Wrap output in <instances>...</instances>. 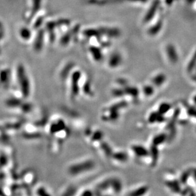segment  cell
I'll use <instances>...</instances> for the list:
<instances>
[{
    "label": "cell",
    "instance_id": "6da1fadb",
    "mask_svg": "<svg viewBox=\"0 0 196 196\" xmlns=\"http://www.w3.org/2000/svg\"><path fill=\"white\" fill-rule=\"evenodd\" d=\"M14 82L16 86L13 92V95L20 99L27 100L32 95V81L26 69L22 66H18L17 68Z\"/></svg>",
    "mask_w": 196,
    "mask_h": 196
},
{
    "label": "cell",
    "instance_id": "7a4b0ae2",
    "mask_svg": "<svg viewBox=\"0 0 196 196\" xmlns=\"http://www.w3.org/2000/svg\"><path fill=\"white\" fill-rule=\"evenodd\" d=\"M95 163L91 159L82 160L72 163L67 167V173L71 177L80 176L84 173L89 172L94 168Z\"/></svg>",
    "mask_w": 196,
    "mask_h": 196
},
{
    "label": "cell",
    "instance_id": "3957f363",
    "mask_svg": "<svg viewBox=\"0 0 196 196\" xmlns=\"http://www.w3.org/2000/svg\"><path fill=\"white\" fill-rule=\"evenodd\" d=\"M81 73L79 71L71 72L66 83H67V95L70 100L73 101L76 99L80 91V80Z\"/></svg>",
    "mask_w": 196,
    "mask_h": 196
},
{
    "label": "cell",
    "instance_id": "277c9868",
    "mask_svg": "<svg viewBox=\"0 0 196 196\" xmlns=\"http://www.w3.org/2000/svg\"><path fill=\"white\" fill-rule=\"evenodd\" d=\"M160 1L159 0H154L153 3H152L150 7L149 10L147 12V14L144 18V22H149L153 19L155 15V13L158 11V9L159 7Z\"/></svg>",
    "mask_w": 196,
    "mask_h": 196
},
{
    "label": "cell",
    "instance_id": "5b68a950",
    "mask_svg": "<svg viewBox=\"0 0 196 196\" xmlns=\"http://www.w3.org/2000/svg\"><path fill=\"white\" fill-rule=\"evenodd\" d=\"M166 52L167 53L169 60L173 63H177L178 61V55L176 48L172 44H169L166 48Z\"/></svg>",
    "mask_w": 196,
    "mask_h": 196
},
{
    "label": "cell",
    "instance_id": "8992f818",
    "mask_svg": "<svg viewBox=\"0 0 196 196\" xmlns=\"http://www.w3.org/2000/svg\"><path fill=\"white\" fill-rule=\"evenodd\" d=\"M100 34H104L105 36L111 38H116L120 36L121 32L117 28H110V27H102L100 29Z\"/></svg>",
    "mask_w": 196,
    "mask_h": 196
},
{
    "label": "cell",
    "instance_id": "52a82bcc",
    "mask_svg": "<svg viewBox=\"0 0 196 196\" xmlns=\"http://www.w3.org/2000/svg\"><path fill=\"white\" fill-rule=\"evenodd\" d=\"M122 62L121 55L118 53H114L112 54L109 59V66L112 68H115L121 65Z\"/></svg>",
    "mask_w": 196,
    "mask_h": 196
},
{
    "label": "cell",
    "instance_id": "ba28073f",
    "mask_svg": "<svg viewBox=\"0 0 196 196\" xmlns=\"http://www.w3.org/2000/svg\"><path fill=\"white\" fill-rule=\"evenodd\" d=\"M134 154L138 157H146L149 155V151L144 147L139 145H135L131 147Z\"/></svg>",
    "mask_w": 196,
    "mask_h": 196
},
{
    "label": "cell",
    "instance_id": "9c48e42d",
    "mask_svg": "<svg viewBox=\"0 0 196 196\" xmlns=\"http://www.w3.org/2000/svg\"><path fill=\"white\" fill-rule=\"evenodd\" d=\"M163 22L162 20H159L158 22L155 23V24L151 27L148 31V33L150 36H155L156 34H158L160 31L161 30V29L163 27Z\"/></svg>",
    "mask_w": 196,
    "mask_h": 196
},
{
    "label": "cell",
    "instance_id": "30bf717a",
    "mask_svg": "<svg viewBox=\"0 0 196 196\" xmlns=\"http://www.w3.org/2000/svg\"><path fill=\"white\" fill-rule=\"evenodd\" d=\"M35 192H36V194L39 195H52L49 189L47 187H46L45 185H42L38 186L35 189Z\"/></svg>",
    "mask_w": 196,
    "mask_h": 196
},
{
    "label": "cell",
    "instance_id": "8fae6325",
    "mask_svg": "<svg viewBox=\"0 0 196 196\" xmlns=\"http://www.w3.org/2000/svg\"><path fill=\"white\" fill-rule=\"evenodd\" d=\"M91 53H92V56L94 58V59L97 61L101 60L102 58V53L100 48L97 47H91L90 48Z\"/></svg>",
    "mask_w": 196,
    "mask_h": 196
},
{
    "label": "cell",
    "instance_id": "7c38bea8",
    "mask_svg": "<svg viewBox=\"0 0 196 196\" xmlns=\"http://www.w3.org/2000/svg\"><path fill=\"white\" fill-rule=\"evenodd\" d=\"M166 80V76L164 74H159L155 76L153 80V83L155 86H159L162 85Z\"/></svg>",
    "mask_w": 196,
    "mask_h": 196
},
{
    "label": "cell",
    "instance_id": "4fadbf2b",
    "mask_svg": "<svg viewBox=\"0 0 196 196\" xmlns=\"http://www.w3.org/2000/svg\"><path fill=\"white\" fill-rule=\"evenodd\" d=\"M166 185H167V187L169 189L175 192H180L181 190L179 183L178 182H176V181H169V182L166 183Z\"/></svg>",
    "mask_w": 196,
    "mask_h": 196
},
{
    "label": "cell",
    "instance_id": "5bb4252c",
    "mask_svg": "<svg viewBox=\"0 0 196 196\" xmlns=\"http://www.w3.org/2000/svg\"><path fill=\"white\" fill-rule=\"evenodd\" d=\"M111 185L112 188L113 189L114 192H119L121 190L122 185L120 181L117 179H114L111 180Z\"/></svg>",
    "mask_w": 196,
    "mask_h": 196
},
{
    "label": "cell",
    "instance_id": "9a60e30c",
    "mask_svg": "<svg viewBox=\"0 0 196 196\" xmlns=\"http://www.w3.org/2000/svg\"><path fill=\"white\" fill-rule=\"evenodd\" d=\"M166 139V136L164 134H160V135H158L157 136H155L153 141V143L154 145L155 146H158V145L161 144H163V142L165 141Z\"/></svg>",
    "mask_w": 196,
    "mask_h": 196
},
{
    "label": "cell",
    "instance_id": "2e32d148",
    "mask_svg": "<svg viewBox=\"0 0 196 196\" xmlns=\"http://www.w3.org/2000/svg\"><path fill=\"white\" fill-rule=\"evenodd\" d=\"M171 109V105L168 103H163L159 107V113L161 114H164L166 112H168Z\"/></svg>",
    "mask_w": 196,
    "mask_h": 196
},
{
    "label": "cell",
    "instance_id": "e0dca14e",
    "mask_svg": "<svg viewBox=\"0 0 196 196\" xmlns=\"http://www.w3.org/2000/svg\"><path fill=\"white\" fill-rule=\"evenodd\" d=\"M195 66H196V50L194 52L192 58H191V60L187 66V71L189 72H192L194 70V69L195 67Z\"/></svg>",
    "mask_w": 196,
    "mask_h": 196
},
{
    "label": "cell",
    "instance_id": "ac0fdd59",
    "mask_svg": "<svg viewBox=\"0 0 196 196\" xmlns=\"http://www.w3.org/2000/svg\"><path fill=\"white\" fill-rule=\"evenodd\" d=\"M114 158L118 160V161H120V162H125V161H126L127 159H128V156H127V155L125 153L121 152V153H117L116 154H114Z\"/></svg>",
    "mask_w": 196,
    "mask_h": 196
},
{
    "label": "cell",
    "instance_id": "d6986e66",
    "mask_svg": "<svg viewBox=\"0 0 196 196\" xmlns=\"http://www.w3.org/2000/svg\"><path fill=\"white\" fill-rule=\"evenodd\" d=\"M125 93H127V94H128L130 95L133 97H136L139 95V90L136 88L128 87L125 88Z\"/></svg>",
    "mask_w": 196,
    "mask_h": 196
},
{
    "label": "cell",
    "instance_id": "ffe728a7",
    "mask_svg": "<svg viewBox=\"0 0 196 196\" xmlns=\"http://www.w3.org/2000/svg\"><path fill=\"white\" fill-rule=\"evenodd\" d=\"M147 191V188L146 187H141L138 189L135 190V191H133V192L131 193L130 195H144L145 194Z\"/></svg>",
    "mask_w": 196,
    "mask_h": 196
},
{
    "label": "cell",
    "instance_id": "44dd1931",
    "mask_svg": "<svg viewBox=\"0 0 196 196\" xmlns=\"http://www.w3.org/2000/svg\"><path fill=\"white\" fill-rule=\"evenodd\" d=\"M103 137V133L100 131H97L92 134L91 140L93 141H98V140H101Z\"/></svg>",
    "mask_w": 196,
    "mask_h": 196
},
{
    "label": "cell",
    "instance_id": "7402d4cb",
    "mask_svg": "<svg viewBox=\"0 0 196 196\" xmlns=\"http://www.w3.org/2000/svg\"><path fill=\"white\" fill-rule=\"evenodd\" d=\"M190 175V170H188L187 171H186V172H184L182 176H181V179H180V182L182 183H185L186 182H187V180L189 178V176Z\"/></svg>",
    "mask_w": 196,
    "mask_h": 196
},
{
    "label": "cell",
    "instance_id": "603a6c76",
    "mask_svg": "<svg viewBox=\"0 0 196 196\" xmlns=\"http://www.w3.org/2000/svg\"><path fill=\"white\" fill-rule=\"evenodd\" d=\"M144 92L145 95L150 96L154 93V88L151 86H145L144 88Z\"/></svg>",
    "mask_w": 196,
    "mask_h": 196
},
{
    "label": "cell",
    "instance_id": "cb8c5ba5",
    "mask_svg": "<svg viewBox=\"0 0 196 196\" xmlns=\"http://www.w3.org/2000/svg\"><path fill=\"white\" fill-rule=\"evenodd\" d=\"M86 33L87 35L90 36H97L98 35L100 34V31H98L97 30H93V29H91V30H89V31H87L86 32Z\"/></svg>",
    "mask_w": 196,
    "mask_h": 196
},
{
    "label": "cell",
    "instance_id": "d4e9b609",
    "mask_svg": "<svg viewBox=\"0 0 196 196\" xmlns=\"http://www.w3.org/2000/svg\"><path fill=\"white\" fill-rule=\"evenodd\" d=\"M94 194L92 193V192L91 190H85V191H83V192L81 194V195H93Z\"/></svg>",
    "mask_w": 196,
    "mask_h": 196
},
{
    "label": "cell",
    "instance_id": "484cf974",
    "mask_svg": "<svg viewBox=\"0 0 196 196\" xmlns=\"http://www.w3.org/2000/svg\"><path fill=\"white\" fill-rule=\"evenodd\" d=\"M190 171V175L193 176L194 178L196 180V168H194L193 169H191Z\"/></svg>",
    "mask_w": 196,
    "mask_h": 196
},
{
    "label": "cell",
    "instance_id": "4316f807",
    "mask_svg": "<svg viewBox=\"0 0 196 196\" xmlns=\"http://www.w3.org/2000/svg\"><path fill=\"white\" fill-rule=\"evenodd\" d=\"M173 1H174V0H166V3L167 4H169V5H170V4H172Z\"/></svg>",
    "mask_w": 196,
    "mask_h": 196
},
{
    "label": "cell",
    "instance_id": "83f0119b",
    "mask_svg": "<svg viewBox=\"0 0 196 196\" xmlns=\"http://www.w3.org/2000/svg\"><path fill=\"white\" fill-rule=\"evenodd\" d=\"M129 1H139V2H145L147 1V0H129Z\"/></svg>",
    "mask_w": 196,
    "mask_h": 196
},
{
    "label": "cell",
    "instance_id": "f1b7e54d",
    "mask_svg": "<svg viewBox=\"0 0 196 196\" xmlns=\"http://www.w3.org/2000/svg\"><path fill=\"white\" fill-rule=\"evenodd\" d=\"M194 102L195 104H196V95L194 97Z\"/></svg>",
    "mask_w": 196,
    "mask_h": 196
}]
</instances>
